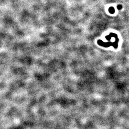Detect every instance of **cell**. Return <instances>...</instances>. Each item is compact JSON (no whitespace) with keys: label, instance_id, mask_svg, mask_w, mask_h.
Returning a JSON list of instances; mask_svg holds the SVG:
<instances>
[{"label":"cell","instance_id":"6da1fadb","mask_svg":"<svg viewBox=\"0 0 129 129\" xmlns=\"http://www.w3.org/2000/svg\"><path fill=\"white\" fill-rule=\"evenodd\" d=\"M109 11L111 14H114L115 13V9L113 7H111L109 9Z\"/></svg>","mask_w":129,"mask_h":129},{"label":"cell","instance_id":"7a4b0ae2","mask_svg":"<svg viewBox=\"0 0 129 129\" xmlns=\"http://www.w3.org/2000/svg\"><path fill=\"white\" fill-rule=\"evenodd\" d=\"M122 8V5H119L117 6V9L118 10H121Z\"/></svg>","mask_w":129,"mask_h":129}]
</instances>
